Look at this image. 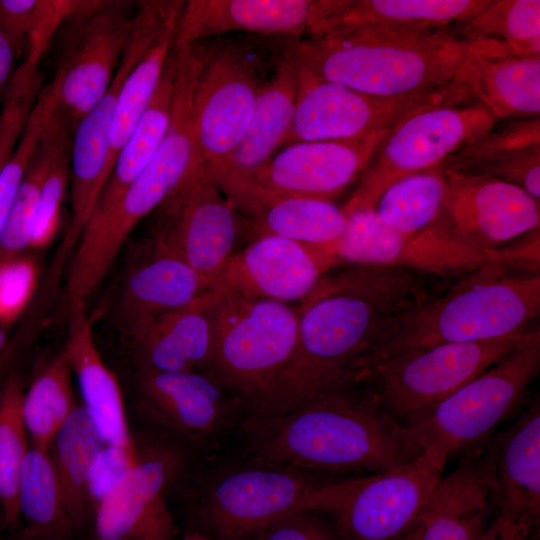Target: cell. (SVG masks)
<instances>
[{"mask_svg": "<svg viewBox=\"0 0 540 540\" xmlns=\"http://www.w3.org/2000/svg\"><path fill=\"white\" fill-rule=\"evenodd\" d=\"M424 274L352 264L325 274L300 301L292 354L262 403L247 416L289 411L353 380L359 359L403 317L438 294Z\"/></svg>", "mask_w": 540, "mask_h": 540, "instance_id": "obj_1", "label": "cell"}, {"mask_svg": "<svg viewBox=\"0 0 540 540\" xmlns=\"http://www.w3.org/2000/svg\"><path fill=\"white\" fill-rule=\"evenodd\" d=\"M240 431L249 460L330 476L378 473L419 455L404 426L354 380L289 411L246 416Z\"/></svg>", "mask_w": 540, "mask_h": 540, "instance_id": "obj_2", "label": "cell"}, {"mask_svg": "<svg viewBox=\"0 0 540 540\" xmlns=\"http://www.w3.org/2000/svg\"><path fill=\"white\" fill-rule=\"evenodd\" d=\"M510 50L494 39L464 40L450 27L363 28L336 36L289 39L284 56L310 74L356 91L394 97L455 81L472 58Z\"/></svg>", "mask_w": 540, "mask_h": 540, "instance_id": "obj_3", "label": "cell"}, {"mask_svg": "<svg viewBox=\"0 0 540 540\" xmlns=\"http://www.w3.org/2000/svg\"><path fill=\"white\" fill-rule=\"evenodd\" d=\"M540 314V275H510L491 266L461 278L406 314L386 338L357 361L360 369L441 344L483 342L523 333Z\"/></svg>", "mask_w": 540, "mask_h": 540, "instance_id": "obj_4", "label": "cell"}, {"mask_svg": "<svg viewBox=\"0 0 540 540\" xmlns=\"http://www.w3.org/2000/svg\"><path fill=\"white\" fill-rule=\"evenodd\" d=\"M194 83L175 82L168 130L153 157L108 211L90 216L76 245L67 300L86 299L98 288L137 224L164 200L189 170L193 158Z\"/></svg>", "mask_w": 540, "mask_h": 540, "instance_id": "obj_5", "label": "cell"}, {"mask_svg": "<svg viewBox=\"0 0 540 540\" xmlns=\"http://www.w3.org/2000/svg\"><path fill=\"white\" fill-rule=\"evenodd\" d=\"M212 287L210 350L201 373L225 390L247 416L265 399L292 354L299 310Z\"/></svg>", "mask_w": 540, "mask_h": 540, "instance_id": "obj_6", "label": "cell"}, {"mask_svg": "<svg viewBox=\"0 0 540 540\" xmlns=\"http://www.w3.org/2000/svg\"><path fill=\"white\" fill-rule=\"evenodd\" d=\"M539 372L537 326L502 359L404 426L409 441L418 454L429 450L448 459L483 445L519 409Z\"/></svg>", "mask_w": 540, "mask_h": 540, "instance_id": "obj_7", "label": "cell"}, {"mask_svg": "<svg viewBox=\"0 0 540 540\" xmlns=\"http://www.w3.org/2000/svg\"><path fill=\"white\" fill-rule=\"evenodd\" d=\"M447 460L427 450L386 471L330 476L307 495L302 510L327 515L343 540H395L420 518Z\"/></svg>", "mask_w": 540, "mask_h": 540, "instance_id": "obj_8", "label": "cell"}, {"mask_svg": "<svg viewBox=\"0 0 540 540\" xmlns=\"http://www.w3.org/2000/svg\"><path fill=\"white\" fill-rule=\"evenodd\" d=\"M341 265H382L434 277H465L491 266L539 273V234L521 246L482 250L463 245L432 224L412 235L387 226L374 208L347 216L343 233L322 246Z\"/></svg>", "mask_w": 540, "mask_h": 540, "instance_id": "obj_9", "label": "cell"}, {"mask_svg": "<svg viewBox=\"0 0 540 540\" xmlns=\"http://www.w3.org/2000/svg\"><path fill=\"white\" fill-rule=\"evenodd\" d=\"M525 332L401 354L358 370L353 380L368 387L379 406L406 426L502 359Z\"/></svg>", "mask_w": 540, "mask_h": 540, "instance_id": "obj_10", "label": "cell"}, {"mask_svg": "<svg viewBox=\"0 0 540 540\" xmlns=\"http://www.w3.org/2000/svg\"><path fill=\"white\" fill-rule=\"evenodd\" d=\"M499 121L481 103L448 102L414 110L387 133L360 183L341 208L346 217L374 208L392 183L440 165Z\"/></svg>", "mask_w": 540, "mask_h": 540, "instance_id": "obj_11", "label": "cell"}, {"mask_svg": "<svg viewBox=\"0 0 540 540\" xmlns=\"http://www.w3.org/2000/svg\"><path fill=\"white\" fill-rule=\"evenodd\" d=\"M152 213L150 236L212 284L241 241L256 238L206 163L190 167Z\"/></svg>", "mask_w": 540, "mask_h": 540, "instance_id": "obj_12", "label": "cell"}, {"mask_svg": "<svg viewBox=\"0 0 540 540\" xmlns=\"http://www.w3.org/2000/svg\"><path fill=\"white\" fill-rule=\"evenodd\" d=\"M297 68L298 91L291 125L281 146L297 142L362 140L390 130L414 110L448 102H470L458 81L440 89L380 97L316 77Z\"/></svg>", "mask_w": 540, "mask_h": 540, "instance_id": "obj_13", "label": "cell"}, {"mask_svg": "<svg viewBox=\"0 0 540 540\" xmlns=\"http://www.w3.org/2000/svg\"><path fill=\"white\" fill-rule=\"evenodd\" d=\"M327 477L249 460L205 485L195 515L214 540H252L279 519L302 511L307 495Z\"/></svg>", "mask_w": 540, "mask_h": 540, "instance_id": "obj_14", "label": "cell"}, {"mask_svg": "<svg viewBox=\"0 0 540 540\" xmlns=\"http://www.w3.org/2000/svg\"><path fill=\"white\" fill-rule=\"evenodd\" d=\"M240 42L204 46L193 94L191 166L226 160L243 137L266 81L259 60Z\"/></svg>", "mask_w": 540, "mask_h": 540, "instance_id": "obj_15", "label": "cell"}, {"mask_svg": "<svg viewBox=\"0 0 540 540\" xmlns=\"http://www.w3.org/2000/svg\"><path fill=\"white\" fill-rule=\"evenodd\" d=\"M173 8V1L140 2L132 35L109 89L76 125L71 150V221L60 248L64 256L77 245L108 179L109 139L120 89L163 29Z\"/></svg>", "mask_w": 540, "mask_h": 540, "instance_id": "obj_16", "label": "cell"}, {"mask_svg": "<svg viewBox=\"0 0 540 540\" xmlns=\"http://www.w3.org/2000/svg\"><path fill=\"white\" fill-rule=\"evenodd\" d=\"M134 15L117 3L100 1L68 21L54 80L56 109L72 133L109 89L132 35Z\"/></svg>", "mask_w": 540, "mask_h": 540, "instance_id": "obj_17", "label": "cell"}, {"mask_svg": "<svg viewBox=\"0 0 540 540\" xmlns=\"http://www.w3.org/2000/svg\"><path fill=\"white\" fill-rule=\"evenodd\" d=\"M446 193L432 225L472 248L498 250L539 228V201L521 188L475 172L443 169Z\"/></svg>", "mask_w": 540, "mask_h": 540, "instance_id": "obj_18", "label": "cell"}, {"mask_svg": "<svg viewBox=\"0 0 540 540\" xmlns=\"http://www.w3.org/2000/svg\"><path fill=\"white\" fill-rule=\"evenodd\" d=\"M340 265L322 246L263 235L236 251L212 285L245 298L288 304L302 301Z\"/></svg>", "mask_w": 540, "mask_h": 540, "instance_id": "obj_19", "label": "cell"}, {"mask_svg": "<svg viewBox=\"0 0 540 540\" xmlns=\"http://www.w3.org/2000/svg\"><path fill=\"white\" fill-rule=\"evenodd\" d=\"M220 191L253 228L256 238L276 235L325 246L343 233L347 217L330 201L281 193L225 160L206 163Z\"/></svg>", "mask_w": 540, "mask_h": 540, "instance_id": "obj_20", "label": "cell"}, {"mask_svg": "<svg viewBox=\"0 0 540 540\" xmlns=\"http://www.w3.org/2000/svg\"><path fill=\"white\" fill-rule=\"evenodd\" d=\"M137 395L139 409L148 419L192 443L214 439L242 410L215 381L198 371L138 368Z\"/></svg>", "mask_w": 540, "mask_h": 540, "instance_id": "obj_21", "label": "cell"}, {"mask_svg": "<svg viewBox=\"0 0 540 540\" xmlns=\"http://www.w3.org/2000/svg\"><path fill=\"white\" fill-rule=\"evenodd\" d=\"M388 132L362 140L293 143L247 172L272 190L331 202L369 166Z\"/></svg>", "mask_w": 540, "mask_h": 540, "instance_id": "obj_22", "label": "cell"}, {"mask_svg": "<svg viewBox=\"0 0 540 540\" xmlns=\"http://www.w3.org/2000/svg\"><path fill=\"white\" fill-rule=\"evenodd\" d=\"M212 283L152 236L138 244L117 293L114 317L125 340L154 319L182 308Z\"/></svg>", "mask_w": 540, "mask_h": 540, "instance_id": "obj_23", "label": "cell"}, {"mask_svg": "<svg viewBox=\"0 0 540 540\" xmlns=\"http://www.w3.org/2000/svg\"><path fill=\"white\" fill-rule=\"evenodd\" d=\"M134 464L96 508L89 540H128L166 507L164 494L184 466L180 448L162 441L136 444Z\"/></svg>", "mask_w": 540, "mask_h": 540, "instance_id": "obj_24", "label": "cell"}, {"mask_svg": "<svg viewBox=\"0 0 540 540\" xmlns=\"http://www.w3.org/2000/svg\"><path fill=\"white\" fill-rule=\"evenodd\" d=\"M496 492L498 513L527 536L540 521V400L481 445Z\"/></svg>", "mask_w": 540, "mask_h": 540, "instance_id": "obj_25", "label": "cell"}, {"mask_svg": "<svg viewBox=\"0 0 540 540\" xmlns=\"http://www.w3.org/2000/svg\"><path fill=\"white\" fill-rule=\"evenodd\" d=\"M489 1L313 0L307 34L319 38L363 28H446L467 20Z\"/></svg>", "mask_w": 540, "mask_h": 540, "instance_id": "obj_26", "label": "cell"}, {"mask_svg": "<svg viewBox=\"0 0 540 540\" xmlns=\"http://www.w3.org/2000/svg\"><path fill=\"white\" fill-rule=\"evenodd\" d=\"M312 1H184L176 26L174 48L234 32L300 39L307 33Z\"/></svg>", "mask_w": 540, "mask_h": 540, "instance_id": "obj_27", "label": "cell"}, {"mask_svg": "<svg viewBox=\"0 0 540 540\" xmlns=\"http://www.w3.org/2000/svg\"><path fill=\"white\" fill-rule=\"evenodd\" d=\"M497 512L492 474L479 446L438 482L421 514L420 540H479Z\"/></svg>", "mask_w": 540, "mask_h": 540, "instance_id": "obj_28", "label": "cell"}, {"mask_svg": "<svg viewBox=\"0 0 540 540\" xmlns=\"http://www.w3.org/2000/svg\"><path fill=\"white\" fill-rule=\"evenodd\" d=\"M67 317L63 351L77 377L83 407L107 444L133 446L135 441L129 431L121 389L96 346L86 302L69 300Z\"/></svg>", "mask_w": 540, "mask_h": 540, "instance_id": "obj_29", "label": "cell"}, {"mask_svg": "<svg viewBox=\"0 0 540 540\" xmlns=\"http://www.w3.org/2000/svg\"><path fill=\"white\" fill-rule=\"evenodd\" d=\"M211 286L188 305L164 314L126 339L138 368L202 372L209 355Z\"/></svg>", "mask_w": 540, "mask_h": 540, "instance_id": "obj_30", "label": "cell"}, {"mask_svg": "<svg viewBox=\"0 0 540 540\" xmlns=\"http://www.w3.org/2000/svg\"><path fill=\"white\" fill-rule=\"evenodd\" d=\"M457 80L498 120L539 116L540 55L491 52L470 59Z\"/></svg>", "mask_w": 540, "mask_h": 540, "instance_id": "obj_31", "label": "cell"}, {"mask_svg": "<svg viewBox=\"0 0 540 540\" xmlns=\"http://www.w3.org/2000/svg\"><path fill=\"white\" fill-rule=\"evenodd\" d=\"M297 91V68L283 54L272 77L259 90L243 137L225 161L245 171L265 163L281 147L291 125Z\"/></svg>", "mask_w": 540, "mask_h": 540, "instance_id": "obj_32", "label": "cell"}, {"mask_svg": "<svg viewBox=\"0 0 540 540\" xmlns=\"http://www.w3.org/2000/svg\"><path fill=\"white\" fill-rule=\"evenodd\" d=\"M106 444L87 410L78 405L49 446L48 452L73 530L92 520L87 484L93 463Z\"/></svg>", "mask_w": 540, "mask_h": 540, "instance_id": "obj_33", "label": "cell"}, {"mask_svg": "<svg viewBox=\"0 0 540 540\" xmlns=\"http://www.w3.org/2000/svg\"><path fill=\"white\" fill-rule=\"evenodd\" d=\"M176 51L170 53L158 88L140 121L119 153L90 216L112 208L147 166L162 142L171 119Z\"/></svg>", "mask_w": 540, "mask_h": 540, "instance_id": "obj_34", "label": "cell"}, {"mask_svg": "<svg viewBox=\"0 0 540 540\" xmlns=\"http://www.w3.org/2000/svg\"><path fill=\"white\" fill-rule=\"evenodd\" d=\"M183 3L184 1H178L163 29L120 89L109 139V175L158 88L167 59L174 49L176 26Z\"/></svg>", "mask_w": 540, "mask_h": 540, "instance_id": "obj_35", "label": "cell"}, {"mask_svg": "<svg viewBox=\"0 0 540 540\" xmlns=\"http://www.w3.org/2000/svg\"><path fill=\"white\" fill-rule=\"evenodd\" d=\"M22 540H68L73 529L48 450L29 447L18 486Z\"/></svg>", "mask_w": 540, "mask_h": 540, "instance_id": "obj_36", "label": "cell"}, {"mask_svg": "<svg viewBox=\"0 0 540 540\" xmlns=\"http://www.w3.org/2000/svg\"><path fill=\"white\" fill-rule=\"evenodd\" d=\"M72 369L61 351L41 368L22 400V416L30 446L48 450L57 431L78 406Z\"/></svg>", "mask_w": 540, "mask_h": 540, "instance_id": "obj_37", "label": "cell"}, {"mask_svg": "<svg viewBox=\"0 0 540 540\" xmlns=\"http://www.w3.org/2000/svg\"><path fill=\"white\" fill-rule=\"evenodd\" d=\"M93 1L0 0V29L16 57L42 60L59 29Z\"/></svg>", "mask_w": 540, "mask_h": 540, "instance_id": "obj_38", "label": "cell"}, {"mask_svg": "<svg viewBox=\"0 0 540 540\" xmlns=\"http://www.w3.org/2000/svg\"><path fill=\"white\" fill-rule=\"evenodd\" d=\"M446 193L443 168L438 165L392 183L374 209L389 227L412 235L429 227L437 218Z\"/></svg>", "mask_w": 540, "mask_h": 540, "instance_id": "obj_39", "label": "cell"}, {"mask_svg": "<svg viewBox=\"0 0 540 540\" xmlns=\"http://www.w3.org/2000/svg\"><path fill=\"white\" fill-rule=\"evenodd\" d=\"M464 39H494L522 55H540V1L490 0L467 20L450 27Z\"/></svg>", "mask_w": 540, "mask_h": 540, "instance_id": "obj_40", "label": "cell"}, {"mask_svg": "<svg viewBox=\"0 0 540 540\" xmlns=\"http://www.w3.org/2000/svg\"><path fill=\"white\" fill-rule=\"evenodd\" d=\"M24 388L17 373L10 374L0 388V509L5 527L19 521L18 486L29 450L22 416Z\"/></svg>", "mask_w": 540, "mask_h": 540, "instance_id": "obj_41", "label": "cell"}, {"mask_svg": "<svg viewBox=\"0 0 540 540\" xmlns=\"http://www.w3.org/2000/svg\"><path fill=\"white\" fill-rule=\"evenodd\" d=\"M52 144L53 133L49 119L26 167L9 212L0 240V260L29 250L32 229L50 164Z\"/></svg>", "mask_w": 540, "mask_h": 540, "instance_id": "obj_42", "label": "cell"}, {"mask_svg": "<svg viewBox=\"0 0 540 540\" xmlns=\"http://www.w3.org/2000/svg\"><path fill=\"white\" fill-rule=\"evenodd\" d=\"M53 144L50 164L43 185L29 249L47 247L54 238L60 219L61 207L71 178L72 130L55 109L50 118Z\"/></svg>", "mask_w": 540, "mask_h": 540, "instance_id": "obj_43", "label": "cell"}, {"mask_svg": "<svg viewBox=\"0 0 540 540\" xmlns=\"http://www.w3.org/2000/svg\"><path fill=\"white\" fill-rule=\"evenodd\" d=\"M540 146V117L505 121L448 156L443 169L468 171L513 153Z\"/></svg>", "mask_w": 540, "mask_h": 540, "instance_id": "obj_44", "label": "cell"}, {"mask_svg": "<svg viewBox=\"0 0 540 540\" xmlns=\"http://www.w3.org/2000/svg\"><path fill=\"white\" fill-rule=\"evenodd\" d=\"M40 268L28 251L0 260V328L8 330L35 293Z\"/></svg>", "mask_w": 540, "mask_h": 540, "instance_id": "obj_45", "label": "cell"}, {"mask_svg": "<svg viewBox=\"0 0 540 540\" xmlns=\"http://www.w3.org/2000/svg\"><path fill=\"white\" fill-rule=\"evenodd\" d=\"M136 456V443L129 447L106 444L98 454L87 484L92 517L104 496L134 464Z\"/></svg>", "mask_w": 540, "mask_h": 540, "instance_id": "obj_46", "label": "cell"}, {"mask_svg": "<svg viewBox=\"0 0 540 540\" xmlns=\"http://www.w3.org/2000/svg\"><path fill=\"white\" fill-rule=\"evenodd\" d=\"M252 540H343L325 514L302 510L289 514L259 532Z\"/></svg>", "mask_w": 540, "mask_h": 540, "instance_id": "obj_47", "label": "cell"}, {"mask_svg": "<svg viewBox=\"0 0 540 540\" xmlns=\"http://www.w3.org/2000/svg\"><path fill=\"white\" fill-rule=\"evenodd\" d=\"M515 185L540 200V146L528 148L473 170Z\"/></svg>", "mask_w": 540, "mask_h": 540, "instance_id": "obj_48", "label": "cell"}, {"mask_svg": "<svg viewBox=\"0 0 540 540\" xmlns=\"http://www.w3.org/2000/svg\"><path fill=\"white\" fill-rule=\"evenodd\" d=\"M174 534L173 518L166 506L144 530L128 540H173Z\"/></svg>", "mask_w": 540, "mask_h": 540, "instance_id": "obj_49", "label": "cell"}, {"mask_svg": "<svg viewBox=\"0 0 540 540\" xmlns=\"http://www.w3.org/2000/svg\"><path fill=\"white\" fill-rule=\"evenodd\" d=\"M479 540H529V537L512 520L497 512Z\"/></svg>", "mask_w": 540, "mask_h": 540, "instance_id": "obj_50", "label": "cell"}, {"mask_svg": "<svg viewBox=\"0 0 540 540\" xmlns=\"http://www.w3.org/2000/svg\"><path fill=\"white\" fill-rule=\"evenodd\" d=\"M17 60L12 45L0 29V104L3 103L10 82L16 71L15 63Z\"/></svg>", "mask_w": 540, "mask_h": 540, "instance_id": "obj_51", "label": "cell"}, {"mask_svg": "<svg viewBox=\"0 0 540 540\" xmlns=\"http://www.w3.org/2000/svg\"><path fill=\"white\" fill-rule=\"evenodd\" d=\"M423 530V523L421 516L420 518L410 526L404 533H402L395 540H420Z\"/></svg>", "mask_w": 540, "mask_h": 540, "instance_id": "obj_52", "label": "cell"}, {"mask_svg": "<svg viewBox=\"0 0 540 540\" xmlns=\"http://www.w3.org/2000/svg\"><path fill=\"white\" fill-rule=\"evenodd\" d=\"M7 346H8L7 329L0 328V364L6 355Z\"/></svg>", "mask_w": 540, "mask_h": 540, "instance_id": "obj_53", "label": "cell"}, {"mask_svg": "<svg viewBox=\"0 0 540 540\" xmlns=\"http://www.w3.org/2000/svg\"><path fill=\"white\" fill-rule=\"evenodd\" d=\"M180 540H213L207 533L202 531H191L186 533Z\"/></svg>", "mask_w": 540, "mask_h": 540, "instance_id": "obj_54", "label": "cell"}, {"mask_svg": "<svg viewBox=\"0 0 540 540\" xmlns=\"http://www.w3.org/2000/svg\"><path fill=\"white\" fill-rule=\"evenodd\" d=\"M8 157L6 153L0 148V173L7 163Z\"/></svg>", "mask_w": 540, "mask_h": 540, "instance_id": "obj_55", "label": "cell"}, {"mask_svg": "<svg viewBox=\"0 0 540 540\" xmlns=\"http://www.w3.org/2000/svg\"><path fill=\"white\" fill-rule=\"evenodd\" d=\"M0 540H2V538H1V533H0Z\"/></svg>", "mask_w": 540, "mask_h": 540, "instance_id": "obj_56", "label": "cell"}]
</instances>
